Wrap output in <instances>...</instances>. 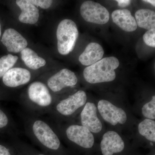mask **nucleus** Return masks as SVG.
Segmentation results:
<instances>
[{
	"mask_svg": "<svg viewBox=\"0 0 155 155\" xmlns=\"http://www.w3.org/2000/svg\"><path fill=\"white\" fill-rule=\"evenodd\" d=\"M57 38L59 53L66 55L73 51L78 37L77 25L70 19L61 21L57 28Z\"/></svg>",
	"mask_w": 155,
	"mask_h": 155,
	"instance_id": "4",
	"label": "nucleus"
},
{
	"mask_svg": "<svg viewBox=\"0 0 155 155\" xmlns=\"http://www.w3.org/2000/svg\"><path fill=\"white\" fill-rule=\"evenodd\" d=\"M55 101L45 84L35 81L28 85L22 99V106L29 115L38 116L49 114Z\"/></svg>",
	"mask_w": 155,
	"mask_h": 155,
	"instance_id": "1",
	"label": "nucleus"
},
{
	"mask_svg": "<svg viewBox=\"0 0 155 155\" xmlns=\"http://www.w3.org/2000/svg\"><path fill=\"white\" fill-rule=\"evenodd\" d=\"M143 2H146L150 3L151 5H152L154 7L155 6V1L153 0H146V1H143Z\"/></svg>",
	"mask_w": 155,
	"mask_h": 155,
	"instance_id": "26",
	"label": "nucleus"
},
{
	"mask_svg": "<svg viewBox=\"0 0 155 155\" xmlns=\"http://www.w3.org/2000/svg\"><path fill=\"white\" fill-rule=\"evenodd\" d=\"M80 14L86 22L95 24H106L110 19V14L107 9L99 3L91 1L82 3Z\"/></svg>",
	"mask_w": 155,
	"mask_h": 155,
	"instance_id": "6",
	"label": "nucleus"
},
{
	"mask_svg": "<svg viewBox=\"0 0 155 155\" xmlns=\"http://www.w3.org/2000/svg\"><path fill=\"white\" fill-rule=\"evenodd\" d=\"M81 125L92 133H99L102 129V124L97 117L96 106L93 103H87L81 112Z\"/></svg>",
	"mask_w": 155,
	"mask_h": 155,
	"instance_id": "9",
	"label": "nucleus"
},
{
	"mask_svg": "<svg viewBox=\"0 0 155 155\" xmlns=\"http://www.w3.org/2000/svg\"><path fill=\"white\" fill-rule=\"evenodd\" d=\"M119 66V60L116 57H107L84 69L83 76L90 84L110 82L116 78L115 70Z\"/></svg>",
	"mask_w": 155,
	"mask_h": 155,
	"instance_id": "2",
	"label": "nucleus"
},
{
	"mask_svg": "<svg viewBox=\"0 0 155 155\" xmlns=\"http://www.w3.org/2000/svg\"><path fill=\"white\" fill-rule=\"evenodd\" d=\"M135 20L137 26L149 30L155 28L154 11L148 9L138 10L135 14Z\"/></svg>",
	"mask_w": 155,
	"mask_h": 155,
	"instance_id": "17",
	"label": "nucleus"
},
{
	"mask_svg": "<svg viewBox=\"0 0 155 155\" xmlns=\"http://www.w3.org/2000/svg\"><path fill=\"white\" fill-rule=\"evenodd\" d=\"M62 131L67 141L78 146L89 149L94 145V136L82 125L71 124L62 128Z\"/></svg>",
	"mask_w": 155,
	"mask_h": 155,
	"instance_id": "5",
	"label": "nucleus"
},
{
	"mask_svg": "<svg viewBox=\"0 0 155 155\" xmlns=\"http://www.w3.org/2000/svg\"><path fill=\"white\" fill-rule=\"evenodd\" d=\"M1 34H2V31H1V23H0V37H1Z\"/></svg>",
	"mask_w": 155,
	"mask_h": 155,
	"instance_id": "27",
	"label": "nucleus"
},
{
	"mask_svg": "<svg viewBox=\"0 0 155 155\" xmlns=\"http://www.w3.org/2000/svg\"><path fill=\"white\" fill-rule=\"evenodd\" d=\"M0 155H13L12 151L8 147L0 144Z\"/></svg>",
	"mask_w": 155,
	"mask_h": 155,
	"instance_id": "24",
	"label": "nucleus"
},
{
	"mask_svg": "<svg viewBox=\"0 0 155 155\" xmlns=\"http://www.w3.org/2000/svg\"><path fill=\"white\" fill-rule=\"evenodd\" d=\"M31 75L27 69L22 68H13L3 76V83L8 87L16 88L25 85L31 80Z\"/></svg>",
	"mask_w": 155,
	"mask_h": 155,
	"instance_id": "11",
	"label": "nucleus"
},
{
	"mask_svg": "<svg viewBox=\"0 0 155 155\" xmlns=\"http://www.w3.org/2000/svg\"><path fill=\"white\" fill-rule=\"evenodd\" d=\"M139 133L149 141L155 142V121L145 119L140 122L138 125Z\"/></svg>",
	"mask_w": 155,
	"mask_h": 155,
	"instance_id": "18",
	"label": "nucleus"
},
{
	"mask_svg": "<svg viewBox=\"0 0 155 155\" xmlns=\"http://www.w3.org/2000/svg\"><path fill=\"white\" fill-rule=\"evenodd\" d=\"M113 22L122 30L127 32H132L137 28L136 21L127 9H119L112 13Z\"/></svg>",
	"mask_w": 155,
	"mask_h": 155,
	"instance_id": "13",
	"label": "nucleus"
},
{
	"mask_svg": "<svg viewBox=\"0 0 155 155\" xmlns=\"http://www.w3.org/2000/svg\"><path fill=\"white\" fill-rule=\"evenodd\" d=\"M78 81V79L74 72L64 69L49 77L45 84L50 91L58 93L64 89L75 86Z\"/></svg>",
	"mask_w": 155,
	"mask_h": 155,
	"instance_id": "7",
	"label": "nucleus"
},
{
	"mask_svg": "<svg viewBox=\"0 0 155 155\" xmlns=\"http://www.w3.org/2000/svg\"><path fill=\"white\" fill-rule=\"evenodd\" d=\"M14 125L10 116L5 111L0 109V130L11 128Z\"/></svg>",
	"mask_w": 155,
	"mask_h": 155,
	"instance_id": "21",
	"label": "nucleus"
},
{
	"mask_svg": "<svg viewBox=\"0 0 155 155\" xmlns=\"http://www.w3.org/2000/svg\"><path fill=\"white\" fill-rule=\"evenodd\" d=\"M116 2L118 3L119 6L122 8H125L129 5L131 3V1L129 0H117Z\"/></svg>",
	"mask_w": 155,
	"mask_h": 155,
	"instance_id": "25",
	"label": "nucleus"
},
{
	"mask_svg": "<svg viewBox=\"0 0 155 155\" xmlns=\"http://www.w3.org/2000/svg\"><path fill=\"white\" fill-rule=\"evenodd\" d=\"M87 100L86 93L78 91L67 97L55 100L49 114L56 117L70 118L86 104Z\"/></svg>",
	"mask_w": 155,
	"mask_h": 155,
	"instance_id": "3",
	"label": "nucleus"
},
{
	"mask_svg": "<svg viewBox=\"0 0 155 155\" xmlns=\"http://www.w3.org/2000/svg\"><path fill=\"white\" fill-rule=\"evenodd\" d=\"M143 40L145 43L151 47H155V28L148 30L143 35Z\"/></svg>",
	"mask_w": 155,
	"mask_h": 155,
	"instance_id": "22",
	"label": "nucleus"
},
{
	"mask_svg": "<svg viewBox=\"0 0 155 155\" xmlns=\"http://www.w3.org/2000/svg\"><path fill=\"white\" fill-rule=\"evenodd\" d=\"M18 57L11 54L0 58V78H2L6 72L12 69L17 63Z\"/></svg>",
	"mask_w": 155,
	"mask_h": 155,
	"instance_id": "19",
	"label": "nucleus"
},
{
	"mask_svg": "<svg viewBox=\"0 0 155 155\" xmlns=\"http://www.w3.org/2000/svg\"><path fill=\"white\" fill-rule=\"evenodd\" d=\"M125 143L119 134L114 130H109L104 134L101 142L103 155H113L123 151Z\"/></svg>",
	"mask_w": 155,
	"mask_h": 155,
	"instance_id": "10",
	"label": "nucleus"
},
{
	"mask_svg": "<svg viewBox=\"0 0 155 155\" xmlns=\"http://www.w3.org/2000/svg\"><path fill=\"white\" fill-rule=\"evenodd\" d=\"M16 4L21 11L19 17L20 22L25 24H34L39 17V11L29 0H17Z\"/></svg>",
	"mask_w": 155,
	"mask_h": 155,
	"instance_id": "14",
	"label": "nucleus"
},
{
	"mask_svg": "<svg viewBox=\"0 0 155 155\" xmlns=\"http://www.w3.org/2000/svg\"><path fill=\"white\" fill-rule=\"evenodd\" d=\"M143 116L147 119L154 120L155 119V96H153L152 99L145 104L142 108Z\"/></svg>",
	"mask_w": 155,
	"mask_h": 155,
	"instance_id": "20",
	"label": "nucleus"
},
{
	"mask_svg": "<svg viewBox=\"0 0 155 155\" xmlns=\"http://www.w3.org/2000/svg\"><path fill=\"white\" fill-rule=\"evenodd\" d=\"M21 59L29 69L37 70L44 67L46 64L45 60L38 56L33 50L26 48L21 52Z\"/></svg>",
	"mask_w": 155,
	"mask_h": 155,
	"instance_id": "16",
	"label": "nucleus"
},
{
	"mask_svg": "<svg viewBox=\"0 0 155 155\" xmlns=\"http://www.w3.org/2000/svg\"><path fill=\"white\" fill-rule=\"evenodd\" d=\"M104 51L99 44L91 42L89 44L83 53L79 56L78 60L82 65L90 66L102 59Z\"/></svg>",
	"mask_w": 155,
	"mask_h": 155,
	"instance_id": "15",
	"label": "nucleus"
},
{
	"mask_svg": "<svg viewBox=\"0 0 155 155\" xmlns=\"http://www.w3.org/2000/svg\"><path fill=\"white\" fill-rule=\"evenodd\" d=\"M1 41L10 52H20L28 45L26 39L17 31L11 28L5 31Z\"/></svg>",
	"mask_w": 155,
	"mask_h": 155,
	"instance_id": "12",
	"label": "nucleus"
},
{
	"mask_svg": "<svg viewBox=\"0 0 155 155\" xmlns=\"http://www.w3.org/2000/svg\"><path fill=\"white\" fill-rule=\"evenodd\" d=\"M97 109L103 119L111 125H122L127 121V116L125 110L107 100H100Z\"/></svg>",
	"mask_w": 155,
	"mask_h": 155,
	"instance_id": "8",
	"label": "nucleus"
},
{
	"mask_svg": "<svg viewBox=\"0 0 155 155\" xmlns=\"http://www.w3.org/2000/svg\"><path fill=\"white\" fill-rule=\"evenodd\" d=\"M29 2L35 7L45 9L49 8L53 3V1L51 0H29Z\"/></svg>",
	"mask_w": 155,
	"mask_h": 155,
	"instance_id": "23",
	"label": "nucleus"
},
{
	"mask_svg": "<svg viewBox=\"0 0 155 155\" xmlns=\"http://www.w3.org/2000/svg\"><path fill=\"white\" fill-rule=\"evenodd\" d=\"M35 155H46L43 154L38 153V154H35Z\"/></svg>",
	"mask_w": 155,
	"mask_h": 155,
	"instance_id": "28",
	"label": "nucleus"
}]
</instances>
